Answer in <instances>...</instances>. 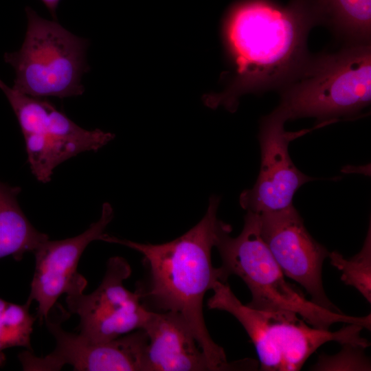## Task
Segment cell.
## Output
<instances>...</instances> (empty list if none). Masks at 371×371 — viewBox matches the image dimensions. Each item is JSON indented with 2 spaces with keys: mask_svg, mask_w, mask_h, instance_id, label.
<instances>
[{
  "mask_svg": "<svg viewBox=\"0 0 371 371\" xmlns=\"http://www.w3.org/2000/svg\"><path fill=\"white\" fill-rule=\"evenodd\" d=\"M240 234L230 236V225L221 221L215 245L222 260L221 282L232 275L243 280L251 293L247 305L259 310L289 311L299 315L311 326L329 330L335 323L357 324L370 330V314L354 317L325 308L311 300L285 279L260 232L258 214L247 211Z\"/></svg>",
  "mask_w": 371,
  "mask_h": 371,
  "instance_id": "3",
  "label": "cell"
},
{
  "mask_svg": "<svg viewBox=\"0 0 371 371\" xmlns=\"http://www.w3.org/2000/svg\"><path fill=\"white\" fill-rule=\"evenodd\" d=\"M212 290L208 308L228 312L241 324L256 348L261 370H299L317 348L329 341L363 348L370 345L360 337L361 326L348 324L335 332L319 329L291 311L245 305L227 283L216 281Z\"/></svg>",
  "mask_w": 371,
  "mask_h": 371,
  "instance_id": "5",
  "label": "cell"
},
{
  "mask_svg": "<svg viewBox=\"0 0 371 371\" xmlns=\"http://www.w3.org/2000/svg\"><path fill=\"white\" fill-rule=\"evenodd\" d=\"M258 214L261 236L285 276L302 286L314 303L341 312L322 284V265L329 252L308 233L294 206Z\"/></svg>",
  "mask_w": 371,
  "mask_h": 371,
  "instance_id": "9",
  "label": "cell"
},
{
  "mask_svg": "<svg viewBox=\"0 0 371 371\" xmlns=\"http://www.w3.org/2000/svg\"><path fill=\"white\" fill-rule=\"evenodd\" d=\"M113 218L112 206L104 203L99 220L84 232L64 240L48 239L33 252L35 270L27 300L38 303L36 317L40 324L48 317L62 294L85 290L87 280L77 272L78 262L90 243L101 240Z\"/></svg>",
  "mask_w": 371,
  "mask_h": 371,
  "instance_id": "11",
  "label": "cell"
},
{
  "mask_svg": "<svg viewBox=\"0 0 371 371\" xmlns=\"http://www.w3.org/2000/svg\"><path fill=\"white\" fill-rule=\"evenodd\" d=\"M21 188L0 181V259L11 256L16 261L34 252L47 234L38 231L22 211L17 196Z\"/></svg>",
  "mask_w": 371,
  "mask_h": 371,
  "instance_id": "14",
  "label": "cell"
},
{
  "mask_svg": "<svg viewBox=\"0 0 371 371\" xmlns=\"http://www.w3.org/2000/svg\"><path fill=\"white\" fill-rule=\"evenodd\" d=\"M315 25L323 24L347 44L370 43L371 0H301Z\"/></svg>",
  "mask_w": 371,
  "mask_h": 371,
  "instance_id": "13",
  "label": "cell"
},
{
  "mask_svg": "<svg viewBox=\"0 0 371 371\" xmlns=\"http://www.w3.org/2000/svg\"><path fill=\"white\" fill-rule=\"evenodd\" d=\"M276 109L287 120L315 117L320 123L357 117L371 100V45L347 44L311 56L280 90Z\"/></svg>",
  "mask_w": 371,
  "mask_h": 371,
  "instance_id": "4",
  "label": "cell"
},
{
  "mask_svg": "<svg viewBox=\"0 0 371 371\" xmlns=\"http://www.w3.org/2000/svg\"><path fill=\"white\" fill-rule=\"evenodd\" d=\"M27 26L23 43L3 58L15 71L12 88L23 94L45 98L82 95V76L89 70L86 39L73 34L56 20L40 16L25 8Z\"/></svg>",
  "mask_w": 371,
  "mask_h": 371,
  "instance_id": "6",
  "label": "cell"
},
{
  "mask_svg": "<svg viewBox=\"0 0 371 371\" xmlns=\"http://www.w3.org/2000/svg\"><path fill=\"white\" fill-rule=\"evenodd\" d=\"M58 312L50 311L45 319L56 340L54 350L44 357L25 350L19 359L25 371H58L70 365L79 371H148V336L136 330L114 339L100 343L85 341L79 334L65 330L61 324L70 313L57 304Z\"/></svg>",
  "mask_w": 371,
  "mask_h": 371,
  "instance_id": "7",
  "label": "cell"
},
{
  "mask_svg": "<svg viewBox=\"0 0 371 371\" xmlns=\"http://www.w3.org/2000/svg\"><path fill=\"white\" fill-rule=\"evenodd\" d=\"M148 336V371H211L208 360L183 317L151 311L143 328Z\"/></svg>",
  "mask_w": 371,
  "mask_h": 371,
  "instance_id": "12",
  "label": "cell"
},
{
  "mask_svg": "<svg viewBox=\"0 0 371 371\" xmlns=\"http://www.w3.org/2000/svg\"><path fill=\"white\" fill-rule=\"evenodd\" d=\"M31 303L16 304L0 297V367L5 362L7 348L20 346L33 352L31 335L36 317L30 313Z\"/></svg>",
  "mask_w": 371,
  "mask_h": 371,
  "instance_id": "16",
  "label": "cell"
},
{
  "mask_svg": "<svg viewBox=\"0 0 371 371\" xmlns=\"http://www.w3.org/2000/svg\"><path fill=\"white\" fill-rule=\"evenodd\" d=\"M46 124L43 133L56 166L80 153L98 150L114 138L111 133L81 128L54 106L51 108Z\"/></svg>",
  "mask_w": 371,
  "mask_h": 371,
  "instance_id": "15",
  "label": "cell"
},
{
  "mask_svg": "<svg viewBox=\"0 0 371 371\" xmlns=\"http://www.w3.org/2000/svg\"><path fill=\"white\" fill-rule=\"evenodd\" d=\"M313 20L301 0H242L229 10L225 38L234 66L226 89L209 96L211 107L235 111L240 96L280 90L308 56L306 38Z\"/></svg>",
  "mask_w": 371,
  "mask_h": 371,
  "instance_id": "1",
  "label": "cell"
},
{
  "mask_svg": "<svg viewBox=\"0 0 371 371\" xmlns=\"http://www.w3.org/2000/svg\"><path fill=\"white\" fill-rule=\"evenodd\" d=\"M60 0H41L45 4V7L49 11L54 20L56 21V10L58 6Z\"/></svg>",
  "mask_w": 371,
  "mask_h": 371,
  "instance_id": "19",
  "label": "cell"
},
{
  "mask_svg": "<svg viewBox=\"0 0 371 371\" xmlns=\"http://www.w3.org/2000/svg\"><path fill=\"white\" fill-rule=\"evenodd\" d=\"M330 264L341 271V280L355 287L371 302V226L360 251L350 258H345L334 251L329 252Z\"/></svg>",
  "mask_w": 371,
  "mask_h": 371,
  "instance_id": "17",
  "label": "cell"
},
{
  "mask_svg": "<svg viewBox=\"0 0 371 371\" xmlns=\"http://www.w3.org/2000/svg\"><path fill=\"white\" fill-rule=\"evenodd\" d=\"M131 273L128 262L120 256L108 260L104 276L89 294L79 291L66 294L69 313L79 316V335L91 343L105 342L134 330L143 329L151 311L136 289H126L124 280Z\"/></svg>",
  "mask_w": 371,
  "mask_h": 371,
  "instance_id": "8",
  "label": "cell"
},
{
  "mask_svg": "<svg viewBox=\"0 0 371 371\" xmlns=\"http://www.w3.org/2000/svg\"><path fill=\"white\" fill-rule=\"evenodd\" d=\"M220 198L212 196L203 218L177 238L163 244L139 243L105 234L101 240L120 244L144 256L149 269L148 286H138L142 302L151 311H170L186 320L203 350L211 371L237 370L240 362L229 363L224 350L207 330L203 313L205 293L221 282L220 268L213 267L212 249L221 223L217 218Z\"/></svg>",
  "mask_w": 371,
  "mask_h": 371,
  "instance_id": "2",
  "label": "cell"
},
{
  "mask_svg": "<svg viewBox=\"0 0 371 371\" xmlns=\"http://www.w3.org/2000/svg\"><path fill=\"white\" fill-rule=\"evenodd\" d=\"M342 350L333 356L323 355L313 366L314 370H370V363L364 355L365 348L344 344Z\"/></svg>",
  "mask_w": 371,
  "mask_h": 371,
  "instance_id": "18",
  "label": "cell"
},
{
  "mask_svg": "<svg viewBox=\"0 0 371 371\" xmlns=\"http://www.w3.org/2000/svg\"><path fill=\"white\" fill-rule=\"evenodd\" d=\"M286 120L277 110L265 116L258 135L261 165L252 188L240 196V205L256 214L281 210L293 205L297 190L314 179L302 173L295 166L289 153V144L307 131L288 132Z\"/></svg>",
  "mask_w": 371,
  "mask_h": 371,
  "instance_id": "10",
  "label": "cell"
}]
</instances>
